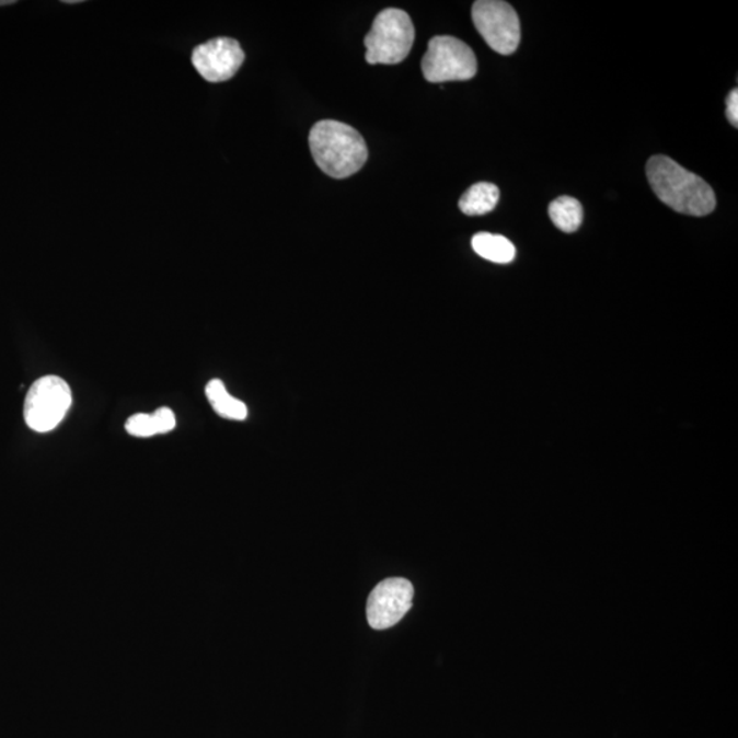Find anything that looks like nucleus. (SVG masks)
<instances>
[{
	"label": "nucleus",
	"mask_w": 738,
	"mask_h": 738,
	"mask_svg": "<svg viewBox=\"0 0 738 738\" xmlns=\"http://www.w3.org/2000/svg\"><path fill=\"white\" fill-rule=\"evenodd\" d=\"M646 172L655 195L676 212L706 217L717 206L712 186L690 170L680 166L673 159L653 157L647 163Z\"/></svg>",
	"instance_id": "f257e3e1"
},
{
	"label": "nucleus",
	"mask_w": 738,
	"mask_h": 738,
	"mask_svg": "<svg viewBox=\"0 0 738 738\" xmlns=\"http://www.w3.org/2000/svg\"><path fill=\"white\" fill-rule=\"evenodd\" d=\"M310 148L319 169L337 180L360 172L368 159V148L359 131L333 119L313 125Z\"/></svg>",
	"instance_id": "f03ea898"
},
{
	"label": "nucleus",
	"mask_w": 738,
	"mask_h": 738,
	"mask_svg": "<svg viewBox=\"0 0 738 738\" xmlns=\"http://www.w3.org/2000/svg\"><path fill=\"white\" fill-rule=\"evenodd\" d=\"M415 43V26L401 9H385L374 19L366 36L369 65H396L405 60Z\"/></svg>",
	"instance_id": "7ed1b4c3"
},
{
	"label": "nucleus",
	"mask_w": 738,
	"mask_h": 738,
	"mask_svg": "<svg viewBox=\"0 0 738 738\" xmlns=\"http://www.w3.org/2000/svg\"><path fill=\"white\" fill-rule=\"evenodd\" d=\"M424 79L428 82L466 81L477 73L473 49L460 38L435 36L422 60Z\"/></svg>",
	"instance_id": "20e7f679"
},
{
	"label": "nucleus",
	"mask_w": 738,
	"mask_h": 738,
	"mask_svg": "<svg viewBox=\"0 0 738 738\" xmlns=\"http://www.w3.org/2000/svg\"><path fill=\"white\" fill-rule=\"evenodd\" d=\"M71 406V390L62 378L47 374L27 390L24 417L36 433H49L64 420Z\"/></svg>",
	"instance_id": "39448f33"
},
{
	"label": "nucleus",
	"mask_w": 738,
	"mask_h": 738,
	"mask_svg": "<svg viewBox=\"0 0 738 738\" xmlns=\"http://www.w3.org/2000/svg\"><path fill=\"white\" fill-rule=\"evenodd\" d=\"M472 20L489 48L500 55L516 53L521 41L519 15L503 0H478L473 3Z\"/></svg>",
	"instance_id": "423d86ee"
},
{
	"label": "nucleus",
	"mask_w": 738,
	"mask_h": 738,
	"mask_svg": "<svg viewBox=\"0 0 738 738\" xmlns=\"http://www.w3.org/2000/svg\"><path fill=\"white\" fill-rule=\"evenodd\" d=\"M415 589L406 578H385L369 593L367 619L373 630L384 631L399 624L413 604Z\"/></svg>",
	"instance_id": "0eeeda50"
},
{
	"label": "nucleus",
	"mask_w": 738,
	"mask_h": 738,
	"mask_svg": "<svg viewBox=\"0 0 738 738\" xmlns=\"http://www.w3.org/2000/svg\"><path fill=\"white\" fill-rule=\"evenodd\" d=\"M245 54L240 43L230 37H217L200 44L192 54V64L197 73L208 82H224L237 74Z\"/></svg>",
	"instance_id": "6e6552de"
},
{
	"label": "nucleus",
	"mask_w": 738,
	"mask_h": 738,
	"mask_svg": "<svg viewBox=\"0 0 738 738\" xmlns=\"http://www.w3.org/2000/svg\"><path fill=\"white\" fill-rule=\"evenodd\" d=\"M497 185L478 183L470 187L460 198L459 207L462 212L470 217H481L493 211L499 201Z\"/></svg>",
	"instance_id": "1a4fd4ad"
},
{
	"label": "nucleus",
	"mask_w": 738,
	"mask_h": 738,
	"mask_svg": "<svg viewBox=\"0 0 738 738\" xmlns=\"http://www.w3.org/2000/svg\"><path fill=\"white\" fill-rule=\"evenodd\" d=\"M473 251L488 262L508 264L515 261L516 246L504 235L477 233L472 239Z\"/></svg>",
	"instance_id": "9d476101"
},
{
	"label": "nucleus",
	"mask_w": 738,
	"mask_h": 738,
	"mask_svg": "<svg viewBox=\"0 0 738 738\" xmlns=\"http://www.w3.org/2000/svg\"><path fill=\"white\" fill-rule=\"evenodd\" d=\"M206 394L209 404L212 405L214 411L217 412L219 416L239 422L245 420L247 417V407L244 402L230 395L228 390H226L222 380L212 379L211 382L207 384Z\"/></svg>",
	"instance_id": "9b49d317"
},
{
	"label": "nucleus",
	"mask_w": 738,
	"mask_h": 738,
	"mask_svg": "<svg viewBox=\"0 0 738 738\" xmlns=\"http://www.w3.org/2000/svg\"><path fill=\"white\" fill-rule=\"evenodd\" d=\"M549 215L556 229L564 233H575L583 222V207L575 197L562 196L550 204Z\"/></svg>",
	"instance_id": "f8f14e48"
},
{
	"label": "nucleus",
	"mask_w": 738,
	"mask_h": 738,
	"mask_svg": "<svg viewBox=\"0 0 738 738\" xmlns=\"http://www.w3.org/2000/svg\"><path fill=\"white\" fill-rule=\"evenodd\" d=\"M125 428L126 431L137 438H148L159 434L155 416L147 415V413H137V415L129 417Z\"/></svg>",
	"instance_id": "ddd939ff"
},
{
	"label": "nucleus",
	"mask_w": 738,
	"mask_h": 738,
	"mask_svg": "<svg viewBox=\"0 0 738 738\" xmlns=\"http://www.w3.org/2000/svg\"><path fill=\"white\" fill-rule=\"evenodd\" d=\"M153 416L157 418L159 434H166L173 431L175 428V416L172 410L169 407H159Z\"/></svg>",
	"instance_id": "4468645a"
},
{
	"label": "nucleus",
	"mask_w": 738,
	"mask_h": 738,
	"mask_svg": "<svg viewBox=\"0 0 738 738\" xmlns=\"http://www.w3.org/2000/svg\"><path fill=\"white\" fill-rule=\"evenodd\" d=\"M726 115H728L729 123L737 128L738 125V91L735 88L729 93L728 101H726Z\"/></svg>",
	"instance_id": "2eb2a0df"
},
{
	"label": "nucleus",
	"mask_w": 738,
	"mask_h": 738,
	"mask_svg": "<svg viewBox=\"0 0 738 738\" xmlns=\"http://www.w3.org/2000/svg\"><path fill=\"white\" fill-rule=\"evenodd\" d=\"M15 3L14 0H10V2H0V4H13Z\"/></svg>",
	"instance_id": "dca6fc26"
}]
</instances>
